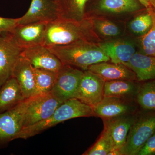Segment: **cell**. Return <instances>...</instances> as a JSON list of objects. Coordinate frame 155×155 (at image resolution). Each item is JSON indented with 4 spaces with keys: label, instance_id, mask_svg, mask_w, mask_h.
<instances>
[{
    "label": "cell",
    "instance_id": "30",
    "mask_svg": "<svg viewBox=\"0 0 155 155\" xmlns=\"http://www.w3.org/2000/svg\"><path fill=\"white\" fill-rule=\"evenodd\" d=\"M155 155V131L146 142L137 155Z\"/></svg>",
    "mask_w": 155,
    "mask_h": 155
},
{
    "label": "cell",
    "instance_id": "11",
    "mask_svg": "<svg viewBox=\"0 0 155 155\" xmlns=\"http://www.w3.org/2000/svg\"><path fill=\"white\" fill-rule=\"evenodd\" d=\"M47 23L38 22L17 25L9 34L18 46L23 50L42 44Z\"/></svg>",
    "mask_w": 155,
    "mask_h": 155
},
{
    "label": "cell",
    "instance_id": "24",
    "mask_svg": "<svg viewBox=\"0 0 155 155\" xmlns=\"http://www.w3.org/2000/svg\"><path fill=\"white\" fill-rule=\"evenodd\" d=\"M36 94L51 92L54 84L58 72L47 69L34 68Z\"/></svg>",
    "mask_w": 155,
    "mask_h": 155
},
{
    "label": "cell",
    "instance_id": "12",
    "mask_svg": "<svg viewBox=\"0 0 155 155\" xmlns=\"http://www.w3.org/2000/svg\"><path fill=\"white\" fill-rule=\"evenodd\" d=\"M21 54L29 61L33 68L58 72L64 65L55 55L42 44L24 49Z\"/></svg>",
    "mask_w": 155,
    "mask_h": 155
},
{
    "label": "cell",
    "instance_id": "6",
    "mask_svg": "<svg viewBox=\"0 0 155 155\" xmlns=\"http://www.w3.org/2000/svg\"><path fill=\"white\" fill-rule=\"evenodd\" d=\"M62 104L51 92L29 98L23 117V128L48 119Z\"/></svg>",
    "mask_w": 155,
    "mask_h": 155
},
{
    "label": "cell",
    "instance_id": "3",
    "mask_svg": "<svg viewBox=\"0 0 155 155\" xmlns=\"http://www.w3.org/2000/svg\"><path fill=\"white\" fill-rule=\"evenodd\" d=\"M94 116L91 106L77 98L71 99L62 103L48 119L23 127L16 139H27L69 119Z\"/></svg>",
    "mask_w": 155,
    "mask_h": 155
},
{
    "label": "cell",
    "instance_id": "20",
    "mask_svg": "<svg viewBox=\"0 0 155 155\" xmlns=\"http://www.w3.org/2000/svg\"><path fill=\"white\" fill-rule=\"evenodd\" d=\"M25 99L17 80L11 77L0 87V114L13 109Z\"/></svg>",
    "mask_w": 155,
    "mask_h": 155
},
{
    "label": "cell",
    "instance_id": "31",
    "mask_svg": "<svg viewBox=\"0 0 155 155\" xmlns=\"http://www.w3.org/2000/svg\"><path fill=\"white\" fill-rule=\"evenodd\" d=\"M147 9H149L153 8L150 2V0H138Z\"/></svg>",
    "mask_w": 155,
    "mask_h": 155
},
{
    "label": "cell",
    "instance_id": "8",
    "mask_svg": "<svg viewBox=\"0 0 155 155\" xmlns=\"http://www.w3.org/2000/svg\"><path fill=\"white\" fill-rule=\"evenodd\" d=\"M59 18V8L56 1L31 0L27 12L17 18V25L38 22L48 23Z\"/></svg>",
    "mask_w": 155,
    "mask_h": 155
},
{
    "label": "cell",
    "instance_id": "14",
    "mask_svg": "<svg viewBox=\"0 0 155 155\" xmlns=\"http://www.w3.org/2000/svg\"><path fill=\"white\" fill-rule=\"evenodd\" d=\"M11 77L17 80L25 99L36 95L34 68L29 61L21 54L14 66Z\"/></svg>",
    "mask_w": 155,
    "mask_h": 155
},
{
    "label": "cell",
    "instance_id": "5",
    "mask_svg": "<svg viewBox=\"0 0 155 155\" xmlns=\"http://www.w3.org/2000/svg\"><path fill=\"white\" fill-rule=\"evenodd\" d=\"M83 72L76 67L63 65L58 72L51 94L62 103L76 98Z\"/></svg>",
    "mask_w": 155,
    "mask_h": 155
},
{
    "label": "cell",
    "instance_id": "16",
    "mask_svg": "<svg viewBox=\"0 0 155 155\" xmlns=\"http://www.w3.org/2000/svg\"><path fill=\"white\" fill-rule=\"evenodd\" d=\"M134 116L127 115L105 120L104 125L107 127L114 142L115 155L126 141L130 128L135 122Z\"/></svg>",
    "mask_w": 155,
    "mask_h": 155
},
{
    "label": "cell",
    "instance_id": "27",
    "mask_svg": "<svg viewBox=\"0 0 155 155\" xmlns=\"http://www.w3.org/2000/svg\"><path fill=\"white\" fill-rule=\"evenodd\" d=\"M86 17H88L91 19L95 31H97L103 36L108 38L116 37L120 33L118 26L110 20L95 18L91 16Z\"/></svg>",
    "mask_w": 155,
    "mask_h": 155
},
{
    "label": "cell",
    "instance_id": "28",
    "mask_svg": "<svg viewBox=\"0 0 155 155\" xmlns=\"http://www.w3.org/2000/svg\"><path fill=\"white\" fill-rule=\"evenodd\" d=\"M140 47V52L155 58V17L152 28L142 36Z\"/></svg>",
    "mask_w": 155,
    "mask_h": 155
},
{
    "label": "cell",
    "instance_id": "29",
    "mask_svg": "<svg viewBox=\"0 0 155 155\" xmlns=\"http://www.w3.org/2000/svg\"><path fill=\"white\" fill-rule=\"evenodd\" d=\"M17 25V19L0 17V35L11 32Z\"/></svg>",
    "mask_w": 155,
    "mask_h": 155
},
{
    "label": "cell",
    "instance_id": "1",
    "mask_svg": "<svg viewBox=\"0 0 155 155\" xmlns=\"http://www.w3.org/2000/svg\"><path fill=\"white\" fill-rule=\"evenodd\" d=\"M80 41L101 42L88 17L80 21L58 19L48 22L42 45L48 48Z\"/></svg>",
    "mask_w": 155,
    "mask_h": 155
},
{
    "label": "cell",
    "instance_id": "26",
    "mask_svg": "<svg viewBox=\"0 0 155 155\" xmlns=\"http://www.w3.org/2000/svg\"><path fill=\"white\" fill-rule=\"evenodd\" d=\"M137 100L144 110H155V81L146 82L140 86Z\"/></svg>",
    "mask_w": 155,
    "mask_h": 155
},
{
    "label": "cell",
    "instance_id": "22",
    "mask_svg": "<svg viewBox=\"0 0 155 155\" xmlns=\"http://www.w3.org/2000/svg\"><path fill=\"white\" fill-rule=\"evenodd\" d=\"M88 1L56 0L59 8V19L82 21L85 18V7Z\"/></svg>",
    "mask_w": 155,
    "mask_h": 155
},
{
    "label": "cell",
    "instance_id": "7",
    "mask_svg": "<svg viewBox=\"0 0 155 155\" xmlns=\"http://www.w3.org/2000/svg\"><path fill=\"white\" fill-rule=\"evenodd\" d=\"M27 104L26 99L13 109L0 114V147L16 140L22 130Z\"/></svg>",
    "mask_w": 155,
    "mask_h": 155
},
{
    "label": "cell",
    "instance_id": "4",
    "mask_svg": "<svg viewBox=\"0 0 155 155\" xmlns=\"http://www.w3.org/2000/svg\"><path fill=\"white\" fill-rule=\"evenodd\" d=\"M155 131V113L137 119L127 135L125 144L118 153L121 155H137Z\"/></svg>",
    "mask_w": 155,
    "mask_h": 155
},
{
    "label": "cell",
    "instance_id": "21",
    "mask_svg": "<svg viewBox=\"0 0 155 155\" xmlns=\"http://www.w3.org/2000/svg\"><path fill=\"white\" fill-rule=\"evenodd\" d=\"M134 81L124 79L106 81L104 86V97L124 99L137 95L140 86Z\"/></svg>",
    "mask_w": 155,
    "mask_h": 155
},
{
    "label": "cell",
    "instance_id": "13",
    "mask_svg": "<svg viewBox=\"0 0 155 155\" xmlns=\"http://www.w3.org/2000/svg\"><path fill=\"white\" fill-rule=\"evenodd\" d=\"M146 9L138 0H88L85 14L93 10L112 14L133 13Z\"/></svg>",
    "mask_w": 155,
    "mask_h": 155
},
{
    "label": "cell",
    "instance_id": "15",
    "mask_svg": "<svg viewBox=\"0 0 155 155\" xmlns=\"http://www.w3.org/2000/svg\"><path fill=\"white\" fill-rule=\"evenodd\" d=\"M100 47L110 58L111 63H127L136 52L134 43L127 39L113 40L98 43Z\"/></svg>",
    "mask_w": 155,
    "mask_h": 155
},
{
    "label": "cell",
    "instance_id": "19",
    "mask_svg": "<svg viewBox=\"0 0 155 155\" xmlns=\"http://www.w3.org/2000/svg\"><path fill=\"white\" fill-rule=\"evenodd\" d=\"M135 73L138 81L155 79V58L136 52L127 63L123 64Z\"/></svg>",
    "mask_w": 155,
    "mask_h": 155
},
{
    "label": "cell",
    "instance_id": "9",
    "mask_svg": "<svg viewBox=\"0 0 155 155\" xmlns=\"http://www.w3.org/2000/svg\"><path fill=\"white\" fill-rule=\"evenodd\" d=\"M105 82V81L93 72L84 71L76 98L93 107L104 97Z\"/></svg>",
    "mask_w": 155,
    "mask_h": 155
},
{
    "label": "cell",
    "instance_id": "25",
    "mask_svg": "<svg viewBox=\"0 0 155 155\" xmlns=\"http://www.w3.org/2000/svg\"><path fill=\"white\" fill-rule=\"evenodd\" d=\"M86 155H115L114 142L107 127L104 125V132L91 148L83 154Z\"/></svg>",
    "mask_w": 155,
    "mask_h": 155
},
{
    "label": "cell",
    "instance_id": "18",
    "mask_svg": "<svg viewBox=\"0 0 155 155\" xmlns=\"http://www.w3.org/2000/svg\"><path fill=\"white\" fill-rule=\"evenodd\" d=\"M87 70L93 72L106 81L115 80H137L135 73L122 64L102 62L92 65Z\"/></svg>",
    "mask_w": 155,
    "mask_h": 155
},
{
    "label": "cell",
    "instance_id": "32",
    "mask_svg": "<svg viewBox=\"0 0 155 155\" xmlns=\"http://www.w3.org/2000/svg\"><path fill=\"white\" fill-rule=\"evenodd\" d=\"M54 1H56V0H54Z\"/></svg>",
    "mask_w": 155,
    "mask_h": 155
},
{
    "label": "cell",
    "instance_id": "2",
    "mask_svg": "<svg viewBox=\"0 0 155 155\" xmlns=\"http://www.w3.org/2000/svg\"><path fill=\"white\" fill-rule=\"evenodd\" d=\"M98 43L80 41L70 44L48 48L64 65L85 71L92 65L110 61Z\"/></svg>",
    "mask_w": 155,
    "mask_h": 155
},
{
    "label": "cell",
    "instance_id": "17",
    "mask_svg": "<svg viewBox=\"0 0 155 155\" xmlns=\"http://www.w3.org/2000/svg\"><path fill=\"white\" fill-rule=\"evenodd\" d=\"M95 116L107 120L128 114L133 107L124 99L113 97H104L96 105L93 107Z\"/></svg>",
    "mask_w": 155,
    "mask_h": 155
},
{
    "label": "cell",
    "instance_id": "10",
    "mask_svg": "<svg viewBox=\"0 0 155 155\" xmlns=\"http://www.w3.org/2000/svg\"><path fill=\"white\" fill-rule=\"evenodd\" d=\"M22 51L9 32L0 35V87L11 77Z\"/></svg>",
    "mask_w": 155,
    "mask_h": 155
},
{
    "label": "cell",
    "instance_id": "23",
    "mask_svg": "<svg viewBox=\"0 0 155 155\" xmlns=\"http://www.w3.org/2000/svg\"><path fill=\"white\" fill-rule=\"evenodd\" d=\"M147 11L146 13L137 16L129 23V29L134 34L143 36L152 28L154 22L155 11L153 8L147 9Z\"/></svg>",
    "mask_w": 155,
    "mask_h": 155
}]
</instances>
